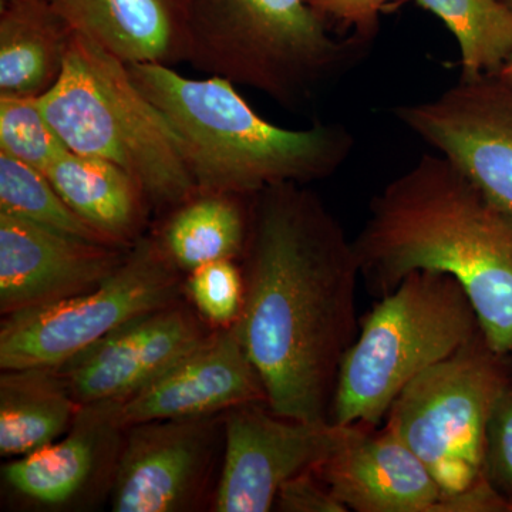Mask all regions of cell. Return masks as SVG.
I'll return each mask as SVG.
<instances>
[{"mask_svg":"<svg viewBox=\"0 0 512 512\" xmlns=\"http://www.w3.org/2000/svg\"><path fill=\"white\" fill-rule=\"evenodd\" d=\"M353 245L360 276L380 298L413 272L453 276L491 349L512 353V215L446 158L420 157L375 195Z\"/></svg>","mask_w":512,"mask_h":512,"instance_id":"obj_2","label":"cell"},{"mask_svg":"<svg viewBox=\"0 0 512 512\" xmlns=\"http://www.w3.org/2000/svg\"><path fill=\"white\" fill-rule=\"evenodd\" d=\"M276 510L282 512H348L315 471H306L282 485L276 495Z\"/></svg>","mask_w":512,"mask_h":512,"instance_id":"obj_27","label":"cell"},{"mask_svg":"<svg viewBox=\"0 0 512 512\" xmlns=\"http://www.w3.org/2000/svg\"><path fill=\"white\" fill-rule=\"evenodd\" d=\"M9 2V0H0V3Z\"/></svg>","mask_w":512,"mask_h":512,"instance_id":"obj_31","label":"cell"},{"mask_svg":"<svg viewBox=\"0 0 512 512\" xmlns=\"http://www.w3.org/2000/svg\"><path fill=\"white\" fill-rule=\"evenodd\" d=\"M504 2L507 3V5H510L512 8V0H504Z\"/></svg>","mask_w":512,"mask_h":512,"instance_id":"obj_30","label":"cell"},{"mask_svg":"<svg viewBox=\"0 0 512 512\" xmlns=\"http://www.w3.org/2000/svg\"><path fill=\"white\" fill-rule=\"evenodd\" d=\"M183 302L141 316L56 367L79 404L130 399L207 338Z\"/></svg>","mask_w":512,"mask_h":512,"instance_id":"obj_14","label":"cell"},{"mask_svg":"<svg viewBox=\"0 0 512 512\" xmlns=\"http://www.w3.org/2000/svg\"><path fill=\"white\" fill-rule=\"evenodd\" d=\"M183 274L157 238L144 235L128 248L117 271L92 291L3 316L0 370L62 366L127 323L180 302Z\"/></svg>","mask_w":512,"mask_h":512,"instance_id":"obj_8","label":"cell"},{"mask_svg":"<svg viewBox=\"0 0 512 512\" xmlns=\"http://www.w3.org/2000/svg\"><path fill=\"white\" fill-rule=\"evenodd\" d=\"M74 32L126 64L187 63L185 0H50Z\"/></svg>","mask_w":512,"mask_h":512,"instance_id":"obj_17","label":"cell"},{"mask_svg":"<svg viewBox=\"0 0 512 512\" xmlns=\"http://www.w3.org/2000/svg\"><path fill=\"white\" fill-rule=\"evenodd\" d=\"M323 19L338 20L355 35L372 42L379 15L393 0H308Z\"/></svg>","mask_w":512,"mask_h":512,"instance_id":"obj_28","label":"cell"},{"mask_svg":"<svg viewBox=\"0 0 512 512\" xmlns=\"http://www.w3.org/2000/svg\"><path fill=\"white\" fill-rule=\"evenodd\" d=\"M484 473L491 487L512 510V375L488 421Z\"/></svg>","mask_w":512,"mask_h":512,"instance_id":"obj_26","label":"cell"},{"mask_svg":"<svg viewBox=\"0 0 512 512\" xmlns=\"http://www.w3.org/2000/svg\"><path fill=\"white\" fill-rule=\"evenodd\" d=\"M0 211L73 237L110 244L69 207L43 171L0 151ZM116 247V245H114Z\"/></svg>","mask_w":512,"mask_h":512,"instance_id":"obj_23","label":"cell"},{"mask_svg":"<svg viewBox=\"0 0 512 512\" xmlns=\"http://www.w3.org/2000/svg\"><path fill=\"white\" fill-rule=\"evenodd\" d=\"M127 251L0 211V315L92 291L117 271Z\"/></svg>","mask_w":512,"mask_h":512,"instance_id":"obj_13","label":"cell"},{"mask_svg":"<svg viewBox=\"0 0 512 512\" xmlns=\"http://www.w3.org/2000/svg\"><path fill=\"white\" fill-rule=\"evenodd\" d=\"M251 197L198 188L190 198L167 211L154 232L165 254L190 274L210 262L244 254Z\"/></svg>","mask_w":512,"mask_h":512,"instance_id":"obj_21","label":"cell"},{"mask_svg":"<svg viewBox=\"0 0 512 512\" xmlns=\"http://www.w3.org/2000/svg\"><path fill=\"white\" fill-rule=\"evenodd\" d=\"M497 74L503 77L504 80H507V82L512 83V59Z\"/></svg>","mask_w":512,"mask_h":512,"instance_id":"obj_29","label":"cell"},{"mask_svg":"<svg viewBox=\"0 0 512 512\" xmlns=\"http://www.w3.org/2000/svg\"><path fill=\"white\" fill-rule=\"evenodd\" d=\"M507 359L481 332L414 377L386 416L384 426L426 464L457 512L512 511L484 473L488 421L512 375Z\"/></svg>","mask_w":512,"mask_h":512,"instance_id":"obj_7","label":"cell"},{"mask_svg":"<svg viewBox=\"0 0 512 512\" xmlns=\"http://www.w3.org/2000/svg\"><path fill=\"white\" fill-rule=\"evenodd\" d=\"M237 325L266 392L288 419L330 421L343 357L359 335L355 245L315 192L278 184L252 195Z\"/></svg>","mask_w":512,"mask_h":512,"instance_id":"obj_1","label":"cell"},{"mask_svg":"<svg viewBox=\"0 0 512 512\" xmlns=\"http://www.w3.org/2000/svg\"><path fill=\"white\" fill-rule=\"evenodd\" d=\"M39 101L70 151L119 165L156 210H171L198 190L173 127L127 64L89 37L73 32L63 72Z\"/></svg>","mask_w":512,"mask_h":512,"instance_id":"obj_5","label":"cell"},{"mask_svg":"<svg viewBox=\"0 0 512 512\" xmlns=\"http://www.w3.org/2000/svg\"><path fill=\"white\" fill-rule=\"evenodd\" d=\"M187 63L286 109L315 99L370 49L330 35L308 0H185Z\"/></svg>","mask_w":512,"mask_h":512,"instance_id":"obj_4","label":"cell"},{"mask_svg":"<svg viewBox=\"0 0 512 512\" xmlns=\"http://www.w3.org/2000/svg\"><path fill=\"white\" fill-rule=\"evenodd\" d=\"M124 400L80 404L59 440L0 468L3 497L26 511H87L110 498L127 424Z\"/></svg>","mask_w":512,"mask_h":512,"instance_id":"obj_11","label":"cell"},{"mask_svg":"<svg viewBox=\"0 0 512 512\" xmlns=\"http://www.w3.org/2000/svg\"><path fill=\"white\" fill-rule=\"evenodd\" d=\"M350 426L278 416L266 403L224 414V451L212 510L266 512L291 478L315 471L343 443Z\"/></svg>","mask_w":512,"mask_h":512,"instance_id":"obj_10","label":"cell"},{"mask_svg":"<svg viewBox=\"0 0 512 512\" xmlns=\"http://www.w3.org/2000/svg\"><path fill=\"white\" fill-rule=\"evenodd\" d=\"M235 259H221L187 274L185 291L195 311L218 328L234 325L244 303V274Z\"/></svg>","mask_w":512,"mask_h":512,"instance_id":"obj_25","label":"cell"},{"mask_svg":"<svg viewBox=\"0 0 512 512\" xmlns=\"http://www.w3.org/2000/svg\"><path fill=\"white\" fill-rule=\"evenodd\" d=\"M315 473L349 511L457 512L426 464L386 426H350Z\"/></svg>","mask_w":512,"mask_h":512,"instance_id":"obj_16","label":"cell"},{"mask_svg":"<svg viewBox=\"0 0 512 512\" xmlns=\"http://www.w3.org/2000/svg\"><path fill=\"white\" fill-rule=\"evenodd\" d=\"M393 116L512 215V83L498 74L460 79L436 99L394 107Z\"/></svg>","mask_w":512,"mask_h":512,"instance_id":"obj_9","label":"cell"},{"mask_svg":"<svg viewBox=\"0 0 512 512\" xmlns=\"http://www.w3.org/2000/svg\"><path fill=\"white\" fill-rule=\"evenodd\" d=\"M483 332L463 286L439 271H417L383 296L343 357L330 421L376 427L414 377Z\"/></svg>","mask_w":512,"mask_h":512,"instance_id":"obj_6","label":"cell"},{"mask_svg":"<svg viewBox=\"0 0 512 512\" xmlns=\"http://www.w3.org/2000/svg\"><path fill=\"white\" fill-rule=\"evenodd\" d=\"M69 148L47 119L39 97L0 96V151L45 171Z\"/></svg>","mask_w":512,"mask_h":512,"instance_id":"obj_24","label":"cell"},{"mask_svg":"<svg viewBox=\"0 0 512 512\" xmlns=\"http://www.w3.org/2000/svg\"><path fill=\"white\" fill-rule=\"evenodd\" d=\"M222 451L224 414L127 426L110 494L111 510H201Z\"/></svg>","mask_w":512,"mask_h":512,"instance_id":"obj_12","label":"cell"},{"mask_svg":"<svg viewBox=\"0 0 512 512\" xmlns=\"http://www.w3.org/2000/svg\"><path fill=\"white\" fill-rule=\"evenodd\" d=\"M45 174L69 207L110 244L130 248L146 235L153 207L119 165L67 150Z\"/></svg>","mask_w":512,"mask_h":512,"instance_id":"obj_18","label":"cell"},{"mask_svg":"<svg viewBox=\"0 0 512 512\" xmlns=\"http://www.w3.org/2000/svg\"><path fill=\"white\" fill-rule=\"evenodd\" d=\"M456 37L460 79L497 74L512 59V8L504 0H414Z\"/></svg>","mask_w":512,"mask_h":512,"instance_id":"obj_22","label":"cell"},{"mask_svg":"<svg viewBox=\"0 0 512 512\" xmlns=\"http://www.w3.org/2000/svg\"><path fill=\"white\" fill-rule=\"evenodd\" d=\"M248 403H266L264 383L237 325L211 332L163 375L123 404L127 426L153 420L222 416Z\"/></svg>","mask_w":512,"mask_h":512,"instance_id":"obj_15","label":"cell"},{"mask_svg":"<svg viewBox=\"0 0 512 512\" xmlns=\"http://www.w3.org/2000/svg\"><path fill=\"white\" fill-rule=\"evenodd\" d=\"M80 404L53 367L2 369L0 456H26L67 433Z\"/></svg>","mask_w":512,"mask_h":512,"instance_id":"obj_20","label":"cell"},{"mask_svg":"<svg viewBox=\"0 0 512 512\" xmlns=\"http://www.w3.org/2000/svg\"><path fill=\"white\" fill-rule=\"evenodd\" d=\"M127 66L180 138L200 190L252 197L272 185H308L338 173L352 156L355 137L342 124L279 127L256 114L227 79H191L157 63Z\"/></svg>","mask_w":512,"mask_h":512,"instance_id":"obj_3","label":"cell"},{"mask_svg":"<svg viewBox=\"0 0 512 512\" xmlns=\"http://www.w3.org/2000/svg\"><path fill=\"white\" fill-rule=\"evenodd\" d=\"M73 32L50 0L0 3V96L49 92L63 72Z\"/></svg>","mask_w":512,"mask_h":512,"instance_id":"obj_19","label":"cell"}]
</instances>
